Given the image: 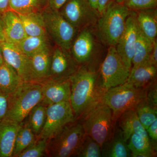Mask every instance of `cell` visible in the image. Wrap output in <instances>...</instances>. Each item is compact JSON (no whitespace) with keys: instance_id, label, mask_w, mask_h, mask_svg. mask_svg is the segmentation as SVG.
<instances>
[{"instance_id":"cell-1","label":"cell","mask_w":157,"mask_h":157,"mask_svg":"<svg viewBox=\"0 0 157 157\" xmlns=\"http://www.w3.org/2000/svg\"><path fill=\"white\" fill-rule=\"evenodd\" d=\"M99 71L79 67L70 78V102L76 120L102 100L105 91L101 86Z\"/></svg>"},{"instance_id":"cell-2","label":"cell","mask_w":157,"mask_h":157,"mask_svg":"<svg viewBox=\"0 0 157 157\" xmlns=\"http://www.w3.org/2000/svg\"><path fill=\"white\" fill-rule=\"evenodd\" d=\"M95 27L86 28L78 31L70 51L79 67L98 71L108 47L99 39Z\"/></svg>"},{"instance_id":"cell-3","label":"cell","mask_w":157,"mask_h":157,"mask_svg":"<svg viewBox=\"0 0 157 157\" xmlns=\"http://www.w3.org/2000/svg\"><path fill=\"white\" fill-rule=\"evenodd\" d=\"M131 12L123 4L114 1L100 15L95 28L99 39L107 47L116 46Z\"/></svg>"},{"instance_id":"cell-4","label":"cell","mask_w":157,"mask_h":157,"mask_svg":"<svg viewBox=\"0 0 157 157\" xmlns=\"http://www.w3.org/2000/svg\"><path fill=\"white\" fill-rule=\"evenodd\" d=\"M42 99V87L40 82H23L9 95L8 110L4 119L21 123Z\"/></svg>"},{"instance_id":"cell-5","label":"cell","mask_w":157,"mask_h":157,"mask_svg":"<svg viewBox=\"0 0 157 157\" xmlns=\"http://www.w3.org/2000/svg\"><path fill=\"white\" fill-rule=\"evenodd\" d=\"M78 120L81 123L86 135L95 140L101 147L112 135L115 122L112 110L102 100L90 108Z\"/></svg>"},{"instance_id":"cell-6","label":"cell","mask_w":157,"mask_h":157,"mask_svg":"<svg viewBox=\"0 0 157 157\" xmlns=\"http://www.w3.org/2000/svg\"><path fill=\"white\" fill-rule=\"evenodd\" d=\"M86 135L80 121H74L47 140L45 155L52 157H76Z\"/></svg>"},{"instance_id":"cell-7","label":"cell","mask_w":157,"mask_h":157,"mask_svg":"<svg viewBox=\"0 0 157 157\" xmlns=\"http://www.w3.org/2000/svg\"><path fill=\"white\" fill-rule=\"evenodd\" d=\"M145 98V89L137 88L126 82L106 90L102 101L111 109L113 120L116 121L122 113L135 109Z\"/></svg>"},{"instance_id":"cell-8","label":"cell","mask_w":157,"mask_h":157,"mask_svg":"<svg viewBox=\"0 0 157 157\" xmlns=\"http://www.w3.org/2000/svg\"><path fill=\"white\" fill-rule=\"evenodd\" d=\"M46 33L55 45L70 50L78 31L59 11L46 7L42 11Z\"/></svg>"},{"instance_id":"cell-9","label":"cell","mask_w":157,"mask_h":157,"mask_svg":"<svg viewBox=\"0 0 157 157\" xmlns=\"http://www.w3.org/2000/svg\"><path fill=\"white\" fill-rule=\"evenodd\" d=\"M131 70L121 59L115 46H109L99 71L101 86L106 91L124 84L128 80Z\"/></svg>"},{"instance_id":"cell-10","label":"cell","mask_w":157,"mask_h":157,"mask_svg":"<svg viewBox=\"0 0 157 157\" xmlns=\"http://www.w3.org/2000/svg\"><path fill=\"white\" fill-rule=\"evenodd\" d=\"M77 31L95 27L100 14L88 0H67L59 10Z\"/></svg>"},{"instance_id":"cell-11","label":"cell","mask_w":157,"mask_h":157,"mask_svg":"<svg viewBox=\"0 0 157 157\" xmlns=\"http://www.w3.org/2000/svg\"><path fill=\"white\" fill-rule=\"evenodd\" d=\"M76 121L70 101L61 102L47 107L45 124L37 138L48 140L64 127Z\"/></svg>"},{"instance_id":"cell-12","label":"cell","mask_w":157,"mask_h":157,"mask_svg":"<svg viewBox=\"0 0 157 157\" xmlns=\"http://www.w3.org/2000/svg\"><path fill=\"white\" fill-rule=\"evenodd\" d=\"M79 67L70 50L55 45L52 49L48 78L55 80L70 79Z\"/></svg>"},{"instance_id":"cell-13","label":"cell","mask_w":157,"mask_h":157,"mask_svg":"<svg viewBox=\"0 0 157 157\" xmlns=\"http://www.w3.org/2000/svg\"><path fill=\"white\" fill-rule=\"evenodd\" d=\"M0 45L5 63L14 68L24 82H35L30 58L20 50L17 44L4 41Z\"/></svg>"},{"instance_id":"cell-14","label":"cell","mask_w":157,"mask_h":157,"mask_svg":"<svg viewBox=\"0 0 157 157\" xmlns=\"http://www.w3.org/2000/svg\"><path fill=\"white\" fill-rule=\"evenodd\" d=\"M139 33L135 11L131 12L127 18L125 28L115 46L118 54L125 64L130 69L134 54L135 45Z\"/></svg>"},{"instance_id":"cell-15","label":"cell","mask_w":157,"mask_h":157,"mask_svg":"<svg viewBox=\"0 0 157 157\" xmlns=\"http://www.w3.org/2000/svg\"><path fill=\"white\" fill-rule=\"evenodd\" d=\"M42 87L41 103L49 105L70 101L71 86L70 79L55 80L48 79L40 82Z\"/></svg>"},{"instance_id":"cell-16","label":"cell","mask_w":157,"mask_h":157,"mask_svg":"<svg viewBox=\"0 0 157 157\" xmlns=\"http://www.w3.org/2000/svg\"><path fill=\"white\" fill-rule=\"evenodd\" d=\"M0 14L2 21L5 41L18 44L27 36L19 15L10 9Z\"/></svg>"},{"instance_id":"cell-17","label":"cell","mask_w":157,"mask_h":157,"mask_svg":"<svg viewBox=\"0 0 157 157\" xmlns=\"http://www.w3.org/2000/svg\"><path fill=\"white\" fill-rule=\"evenodd\" d=\"M157 67L150 62L132 67L127 82L137 88L145 89L157 82Z\"/></svg>"},{"instance_id":"cell-18","label":"cell","mask_w":157,"mask_h":157,"mask_svg":"<svg viewBox=\"0 0 157 157\" xmlns=\"http://www.w3.org/2000/svg\"><path fill=\"white\" fill-rule=\"evenodd\" d=\"M102 157H130L131 151L124 139L121 130L115 122L110 137L101 147Z\"/></svg>"},{"instance_id":"cell-19","label":"cell","mask_w":157,"mask_h":157,"mask_svg":"<svg viewBox=\"0 0 157 157\" xmlns=\"http://www.w3.org/2000/svg\"><path fill=\"white\" fill-rule=\"evenodd\" d=\"M21 124L6 119L0 121V157H12L15 138Z\"/></svg>"},{"instance_id":"cell-20","label":"cell","mask_w":157,"mask_h":157,"mask_svg":"<svg viewBox=\"0 0 157 157\" xmlns=\"http://www.w3.org/2000/svg\"><path fill=\"white\" fill-rule=\"evenodd\" d=\"M116 122L121 130L124 139L127 142L133 134L141 135L150 140L146 130L139 121L135 109L125 111L121 114Z\"/></svg>"},{"instance_id":"cell-21","label":"cell","mask_w":157,"mask_h":157,"mask_svg":"<svg viewBox=\"0 0 157 157\" xmlns=\"http://www.w3.org/2000/svg\"><path fill=\"white\" fill-rule=\"evenodd\" d=\"M53 47L49 46L30 58L36 82H42L48 78Z\"/></svg>"},{"instance_id":"cell-22","label":"cell","mask_w":157,"mask_h":157,"mask_svg":"<svg viewBox=\"0 0 157 157\" xmlns=\"http://www.w3.org/2000/svg\"><path fill=\"white\" fill-rule=\"evenodd\" d=\"M137 25L140 33L151 42L157 36V8L135 11Z\"/></svg>"},{"instance_id":"cell-23","label":"cell","mask_w":157,"mask_h":157,"mask_svg":"<svg viewBox=\"0 0 157 157\" xmlns=\"http://www.w3.org/2000/svg\"><path fill=\"white\" fill-rule=\"evenodd\" d=\"M128 147L132 157L157 156V150L149 139L136 134H132L127 140Z\"/></svg>"},{"instance_id":"cell-24","label":"cell","mask_w":157,"mask_h":157,"mask_svg":"<svg viewBox=\"0 0 157 157\" xmlns=\"http://www.w3.org/2000/svg\"><path fill=\"white\" fill-rule=\"evenodd\" d=\"M23 81L14 68L5 63L0 67V90L6 94H11Z\"/></svg>"},{"instance_id":"cell-25","label":"cell","mask_w":157,"mask_h":157,"mask_svg":"<svg viewBox=\"0 0 157 157\" xmlns=\"http://www.w3.org/2000/svg\"><path fill=\"white\" fill-rule=\"evenodd\" d=\"M18 15L27 36H39L47 35L41 11Z\"/></svg>"},{"instance_id":"cell-26","label":"cell","mask_w":157,"mask_h":157,"mask_svg":"<svg viewBox=\"0 0 157 157\" xmlns=\"http://www.w3.org/2000/svg\"><path fill=\"white\" fill-rule=\"evenodd\" d=\"M50 40L47 35L39 36H27L17 45L25 55L30 58L37 52L52 46Z\"/></svg>"},{"instance_id":"cell-27","label":"cell","mask_w":157,"mask_h":157,"mask_svg":"<svg viewBox=\"0 0 157 157\" xmlns=\"http://www.w3.org/2000/svg\"><path fill=\"white\" fill-rule=\"evenodd\" d=\"M153 42L144 37L139 29L138 37L135 45L134 56L132 59V67L150 61V56Z\"/></svg>"},{"instance_id":"cell-28","label":"cell","mask_w":157,"mask_h":157,"mask_svg":"<svg viewBox=\"0 0 157 157\" xmlns=\"http://www.w3.org/2000/svg\"><path fill=\"white\" fill-rule=\"evenodd\" d=\"M47 0H10V10L18 14L41 12L47 7Z\"/></svg>"},{"instance_id":"cell-29","label":"cell","mask_w":157,"mask_h":157,"mask_svg":"<svg viewBox=\"0 0 157 157\" xmlns=\"http://www.w3.org/2000/svg\"><path fill=\"white\" fill-rule=\"evenodd\" d=\"M37 139L28 123L21 126L18 130L15 138L12 157H16L25 149L27 148Z\"/></svg>"},{"instance_id":"cell-30","label":"cell","mask_w":157,"mask_h":157,"mask_svg":"<svg viewBox=\"0 0 157 157\" xmlns=\"http://www.w3.org/2000/svg\"><path fill=\"white\" fill-rule=\"evenodd\" d=\"M47 107L41 102L37 104L29 113L28 124L37 138L45 124Z\"/></svg>"},{"instance_id":"cell-31","label":"cell","mask_w":157,"mask_h":157,"mask_svg":"<svg viewBox=\"0 0 157 157\" xmlns=\"http://www.w3.org/2000/svg\"><path fill=\"white\" fill-rule=\"evenodd\" d=\"M135 109L139 121L146 130L157 119V108L149 104L145 99L140 102Z\"/></svg>"},{"instance_id":"cell-32","label":"cell","mask_w":157,"mask_h":157,"mask_svg":"<svg viewBox=\"0 0 157 157\" xmlns=\"http://www.w3.org/2000/svg\"><path fill=\"white\" fill-rule=\"evenodd\" d=\"M76 157H102L101 147L95 140L86 135L78 150Z\"/></svg>"},{"instance_id":"cell-33","label":"cell","mask_w":157,"mask_h":157,"mask_svg":"<svg viewBox=\"0 0 157 157\" xmlns=\"http://www.w3.org/2000/svg\"><path fill=\"white\" fill-rule=\"evenodd\" d=\"M47 140L37 138L36 140L16 157H41L45 155Z\"/></svg>"},{"instance_id":"cell-34","label":"cell","mask_w":157,"mask_h":157,"mask_svg":"<svg viewBox=\"0 0 157 157\" xmlns=\"http://www.w3.org/2000/svg\"><path fill=\"white\" fill-rule=\"evenodd\" d=\"M124 5L132 10L157 8V0H125Z\"/></svg>"},{"instance_id":"cell-35","label":"cell","mask_w":157,"mask_h":157,"mask_svg":"<svg viewBox=\"0 0 157 157\" xmlns=\"http://www.w3.org/2000/svg\"><path fill=\"white\" fill-rule=\"evenodd\" d=\"M145 100L152 107L157 108V82L151 85L145 89Z\"/></svg>"},{"instance_id":"cell-36","label":"cell","mask_w":157,"mask_h":157,"mask_svg":"<svg viewBox=\"0 0 157 157\" xmlns=\"http://www.w3.org/2000/svg\"><path fill=\"white\" fill-rule=\"evenodd\" d=\"M9 95L0 90V121L6 117L9 105Z\"/></svg>"},{"instance_id":"cell-37","label":"cell","mask_w":157,"mask_h":157,"mask_svg":"<svg viewBox=\"0 0 157 157\" xmlns=\"http://www.w3.org/2000/svg\"><path fill=\"white\" fill-rule=\"evenodd\" d=\"M146 131L152 145L157 150V119L148 127Z\"/></svg>"},{"instance_id":"cell-38","label":"cell","mask_w":157,"mask_h":157,"mask_svg":"<svg viewBox=\"0 0 157 157\" xmlns=\"http://www.w3.org/2000/svg\"><path fill=\"white\" fill-rule=\"evenodd\" d=\"M67 0H47V7L49 9L59 11Z\"/></svg>"},{"instance_id":"cell-39","label":"cell","mask_w":157,"mask_h":157,"mask_svg":"<svg viewBox=\"0 0 157 157\" xmlns=\"http://www.w3.org/2000/svg\"><path fill=\"white\" fill-rule=\"evenodd\" d=\"M149 61L152 64L154 65L157 67V39H156L153 44L150 56Z\"/></svg>"},{"instance_id":"cell-40","label":"cell","mask_w":157,"mask_h":157,"mask_svg":"<svg viewBox=\"0 0 157 157\" xmlns=\"http://www.w3.org/2000/svg\"><path fill=\"white\" fill-rule=\"evenodd\" d=\"M115 0H98V10L101 15L105 11L108 6Z\"/></svg>"},{"instance_id":"cell-41","label":"cell","mask_w":157,"mask_h":157,"mask_svg":"<svg viewBox=\"0 0 157 157\" xmlns=\"http://www.w3.org/2000/svg\"><path fill=\"white\" fill-rule=\"evenodd\" d=\"M10 0H0V13H3L10 9Z\"/></svg>"},{"instance_id":"cell-42","label":"cell","mask_w":157,"mask_h":157,"mask_svg":"<svg viewBox=\"0 0 157 157\" xmlns=\"http://www.w3.org/2000/svg\"><path fill=\"white\" fill-rule=\"evenodd\" d=\"M5 41V34L3 28L2 21L0 14V43Z\"/></svg>"},{"instance_id":"cell-43","label":"cell","mask_w":157,"mask_h":157,"mask_svg":"<svg viewBox=\"0 0 157 157\" xmlns=\"http://www.w3.org/2000/svg\"><path fill=\"white\" fill-rule=\"evenodd\" d=\"M5 63V60H4V57H3L2 51V48H1V45H0V67H1Z\"/></svg>"},{"instance_id":"cell-44","label":"cell","mask_w":157,"mask_h":157,"mask_svg":"<svg viewBox=\"0 0 157 157\" xmlns=\"http://www.w3.org/2000/svg\"><path fill=\"white\" fill-rule=\"evenodd\" d=\"M92 5L94 7L98 10V0H88Z\"/></svg>"},{"instance_id":"cell-45","label":"cell","mask_w":157,"mask_h":157,"mask_svg":"<svg viewBox=\"0 0 157 157\" xmlns=\"http://www.w3.org/2000/svg\"><path fill=\"white\" fill-rule=\"evenodd\" d=\"M115 1L116 2L119 4H123L125 0H115Z\"/></svg>"}]
</instances>
